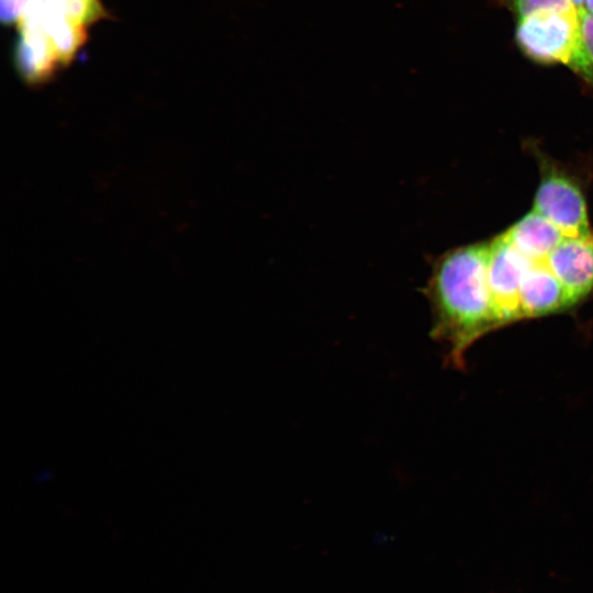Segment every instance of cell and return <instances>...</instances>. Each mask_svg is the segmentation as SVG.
I'll list each match as a JSON object with an SVG mask.
<instances>
[{
	"label": "cell",
	"mask_w": 593,
	"mask_h": 593,
	"mask_svg": "<svg viewBox=\"0 0 593 593\" xmlns=\"http://www.w3.org/2000/svg\"><path fill=\"white\" fill-rule=\"evenodd\" d=\"M422 292L430 306L432 338L444 346L448 366L463 369L469 348L499 328L488 283V242L437 256Z\"/></svg>",
	"instance_id": "cell-1"
},
{
	"label": "cell",
	"mask_w": 593,
	"mask_h": 593,
	"mask_svg": "<svg viewBox=\"0 0 593 593\" xmlns=\"http://www.w3.org/2000/svg\"><path fill=\"white\" fill-rule=\"evenodd\" d=\"M539 181L533 208L568 236L592 235L588 205L580 182L542 153L536 156Z\"/></svg>",
	"instance_id": "cell-2"
},
{
	"label": "cell",
	"mask_w": 593,
	"mask_h": 593,
	"mask_svg": "<svg viewBox=\"0 0 593 593\" xmlns=\"http://www.w3.org/2000/svg\"><path fill=\"white\" fill-rule=\"evenodd\" d=\"M579 34L575 10H539L518 18L515 41L530 60L569 67Z\"/></svg>",
	"instance_id": "cell-3"
},
{
	"label": "cell",
	"mask_w": 593,
	"mask_h": 593,
	"mask_svg": "<svg viewBox=\"0 0 593 593\" xmlns=\"http://www.w3.org/2000/svg\"><path fill=\"white\" fill-rule=\"evenodd\" d=\"M525 256L505 233L488 240V283L499 327L521 318L519 283Z\"/></svg>",
	"instance_id": "cell-4"
},
{
	"label": "cell",
	"mask_w": 593,
	"mask_h": 593,
	"mask_svg": "<svg viewBox=\"0 0 593 593\" xmlns=\"http://www.w3.org/2000/svg\"><path fill=\"white\" fill-rule=\"evenodd\" d=\"M524 256L525 265L519 283L522 320L548 316L577 306L550 269L547 256L544 258H534L525 254Z\"/></svg>",
	"instance_id": "cell-5"
},
{
	"label": "cell",
	"mask_w": 593,
	"mask_h": 593,
	"mask_svg": "<svg viewBox=\"0 0 593 593\" xmlns=\"http://www.w3.org/2000/svg\"><path fill=\"white\" fill-rule=\"evenodd\" d=\"M547 261L577 305L593 292V234L564 236Z\"/></svg>",
	"instance_id": "cell-6"
},
{
	"label": "cell",
	"mask_w": 593,
	"mask_h": 593,
	"mask_svg": "<svg viewBox=\"0 0 593 593\" xmlns=\"http://www.w3.org/2000/svg\"><path fill=\"white\" fill-rule=\"evenodd\" d=\"M18 26L20 37L14 53L18 71L27 83H42L61 66L59 58L38 24L22 18Z\"/></svg>",
	"instance_id": "cell-7"
},
{
	"label": "cell",
	"mask_w": 593,
	"mask_h": 593,
	"mask_svg": "<svg viewBox=\"0 0 593 593\" xmlns=\"http://www.w3.org/2000/svg\"><path fill=\"white\" fill-rule=\"evenodd\" d=\"M504 233L519 251L534 258L548 256L568 236L534 210L518 219Z\"/></svg>",
	"instance_id": "cell-8"
},
{
	"label": "cell",
	"mask_w": 593,
	"mask_h": 593,
	"mask_svg": "<svg viewBox=\"0 0 593 593\" xmlns=\"http://www.w3.org/2000/svg\"><path fill=\"white\" fill-rule=\"evenodd\" d=\"M579 34L569 68L593 87V14L578 12Z\"/></svg>",
	"instance_id": "cell-9"
},
{
	"label": "cell",
	"mask_w": 593,
	"mask_h": 593,
	"mask_svg": "<svg viewBox=\"0 0 593 593\" xmlns=\"http://www.w3.org/2000/svg\"><path fill=\"white\" fill-rule=\"evenodd\" d=\"M31 4L65 15L82 25L105 16L99 0H34Z\"/></svg>",
	"instance_id": "cell-10"
},
{
	"label": "cell",
	"mask_w": 593,
	"mask_h": 593,
	"mask_svg": "<svg viewBox=\"0 0 593 593\" xmlns=\"http://www.w3.org/2000/svg\"><path fill=\"white\" fill-rule=\"evenodd\" d=\"M510 9L517 18L539 10H575L569 0H511Z\"/></svg>",
	"instance_id": "cell-11"
},
{
	"label": "cell",
	"mask_w": 593,
	"mask_h": 593,
	"mask_svg": "<svg viewBox=\"0 0 593 593\" xmlns=\"http://www.w3.org/2000/svg\"><path fill=\"white\" fill-rule=\"evenodd\" d=\"M34 0H1L0 14L4 24L19 22Z\"/></svg>",
	"instance_id": "cell-12"
},
{
	"label": "cell",
	"mask_w": 593,
	"mask_h": 593,
	"mask_svg": "<svg viewBox=\"0 0 593 593\" xmlns=\"http://www.w3.org/2000/svg\"><path fill=\"white\" fill-rule=\"evenodd\" d=\"M586 1L588 0H569V2L577 10V12L585 10Z\"/></svg>",
	"instance_id": "cell-13"
},
{
	"label": "cell",
	"mask_w": 593,
	"mask_h": 593,
	"mask_svg": "<svg viewBox=\"0 0 593 593\" xmlns=\"http://www.w3.org/2000/svg\"><path fill=\"white\" fill-rule=\"evenodd\" d=\"M585 11L593 14V0H588L586 1Z\"/></svg>",
	"instance_id": "cell-14"
}]
</instances>
